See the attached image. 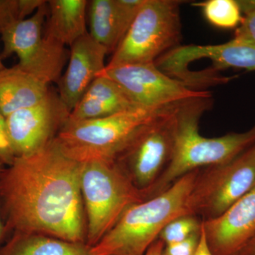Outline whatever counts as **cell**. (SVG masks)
<instances>
[{
  "label": "cell",
  "mask_w": 255,
  "mask_h": 255,
  "mask_svg": "<svg viewBox=\"0 0 255 255\" xmlns=\"http://www.w3.org/2000/svg\"><path fill=\"white\" fill-rule=\"evenodd\" d=\"M82 167L55 138L31 155L15 157L0 177L6 231L86 243Z\"/></svg>",
  "instance_id": "cell-1"
},
{
  "label": "cell",
  "mask_w": 255,
  "mask_h": 255,
  "mask_svg": "<svg viewBox=\"0 0 255 255\" xmlns=\"http://www.w3.org/2000/svg\"><path fill=\"white\" fill-rule=\"evenodd\" d=\"M211 97L181 104L177 111L173 155L148 198L158 195L189 172L236 158L255 144V125L248 131L206 137L199 132V121L211 106ZM147 198V199H148Z\"/></svg>",
  "instance_id": "cell-2"
},
{
  "label": "cell",
  "mask_w": 255,
  "mask_h": 255,
  "mask_svg": "<svg viewBox=\"0 0 255 255\" xmlns=\"http://www.w3.org/2000/svg\"><path fill=\"white\" fill-rule=\"evenodd\" d=\"M199 169L178 179L153 197L133 204L95 246L93 255H145L164 228L188 215L187 201Z\"/></svg>",
  "instance_id": "cell-3"
},
{
  "label": "cell",
  "mask_w": 255,
  "mask_h": 255,
  "mask_svg": "<svg viewBox=\"0 0 255 255\" xmlns=\"http://www.w3.org/2000/svg\"><path fill=\"white\" fill-rule=\"evenodd\" d=\"M169 107H135L104 118L68 120L55 139L67 155L81 163L115 161L142 127Z\"/></svg>",
  "instance_id": "cell-4"
},
{
  "label": "cell",
  "mask_w": 255,
  "mask_h": 255,
  "mask_svg": "<svg viewBox=\"0 0 255 255\" xmlns=\"http://www.w3.org/2000/svg\"><path fill=\"white\" fill-rule=\"evenodd\" d=\"M81 193L87 222L86 243L95 246L130 206L145 200L115 161L83 163Z\"/></svg>",
  "instance_id": "cell-5"
},
{
  "label": "cell",
  "mask_w": 255,
  "mask_h": 255,
  "mask_svg": "<svg viewBox=\"0 0 255 255\" xmlns=\"http://www.w3.org/2000/svg\"><path fill=\"white\" fill-rule=\"evenodd\" d=\"M181 3L176 0H144L106 67L155 63L179 46L182 33Z\"/></svg>",
  "instance_id": "cell-6"
},
{
  "label": "cell",
  "mask_w": 255,
  "mask_h": 255,
  "mask_svg": "<svg viewBox=\"0 0 255 255\" xmlns=\"http://www.w3.org/2000/svg\"><path fill=\"white\" fill-rule=\"evenodd\" d=\"M255 187V144L232 160L199 169L187 201L188 215L217 219Z\"/></svg>",
  "instance_id": "cell-7"
},
{
  "label": "cell",
  "mask_w": 255,
  "mask_h": 255,
  "mask_svg": "<svg viewBox=\"0 0 255 255\" xmlns=\"http://www.w3.org/2000/svg\"><path fill=\"white\" fill-rule=\"evenodd\" d=\"M180 105L169 107L142 127L115 159L145 199L173 155Z\"/></svg>",
  "instance_id": "cell-8"
},
{
  "label": "cell",
  "mask_w": 255,
  "mask_h": 255,
  "mask_svg": "<svg viewBox=\"0 0 255 255\" xmlns=\"http://www.w3.org/2000/svg\"><path fill=\"white\" fill-rule=\"evenodd\" d=\"M48 14V1L31 16L18 20L0 30L3 42L1 58L17 55L16 65L49 85L58 83L67 60L65 47L43 34Z\"/></svg>",
  "instance_id": "cell-9"
},
{
  "label": "cell",
  "mask_w": 255,
  "mask_h": 255,
  "mask_svg": "<svg viewBox=\"0 0 255 255\" xmlns=\"http://www.w3.org/2000/svg\"><path fill=\"white\" fill-rule=\"evenodd\" d=\"M99 76L117 82L135 105L143 108H165L211 97L209 92L193 89L164 73L155 63L106 67Z\"/></svg>",
  "instance_id": "cell-10"
},
{
  "label": "cell",
  "mask_w": 255,
  "mask_h": 255,
  "mask_svg": "<svg viewBox=\"0 0 255 255\" xmlns=\"http://www.w3.org/2000/svg\"><path fill=\"white\" fill-rule=\"evenodd\" d=\"M70 114L58 93L50 89L36 105L8 116L6 127L15 157L31 155L54 140Z\"/></svg>",
  "instance_id": "cell-11"
},
{
  "label": "cell",
  "mask_w": 255,
  "mask_h": 255,
  "mask_svg": "<svg viewBox=\"0 0 255 255\" xmlns=\"http://www.w3.org/2000/svg\"><path fill=\"white\" fill-rule=\"evenodd\" d=\"M201 59L213 62L214 68L209 70L212 73L228 68L255 71V45L233 39L217 45L179 46L161 56L155 64L164 73L191 86L195 82L196 73L188 66Z\"/></svg>",
  "instance_id": "cell-12"
},
{
  "label": "cell",
  "mask_w": 255,
  "mask_h": 255,
  "mask_svg": "<svg viewBox=\"0 0 255 255\" xmlns=\"http://www.w3.org/2000/svg\"><path fill=\"white\" fill-rule=\"evenodd\" d=\"M108 53L89 32L70 46L68 68L58 82V95L69 112L73 110L92 82L105 70Z\"/></svg>",
  "instance_id": "cell-13"
},
{
  "label": "cell",
  "mask_w": 255,
  "mask_h": 255,
  "mask_svg": "<svg viewBox=\"0 0 255 255\" xmlns=\"http://www.w3.org/2000/svg\"><path fill=\"white\" fill-rule=\"evenodd\" d=\"M213 255H235L255 233V187L217 219L203 222Z\"/></svg>",
  "instance_id": "cell-14"
},
{
  "label": "cell",
  "mask_w": 255,
  "mask_h": 255,
  "mask_svg": "<svg viewBox=\"0 0 255 255\" xmlns=\"http://www.w3.org/2000/svg\"><path fill=\"white\" fill-rule=\"evenodd\" d=\"M144 0H92L89 1L90 36L114 53L125 36Z\"/></svg>",
  "instance_id": "cell-15"
},
{
  "label": "cell",
  "mask_w": 255,
  "mask_h": 255,
  "mask_svg": "<svg viewBox=\"0 0 255 255\" xmlns=\"http://www.w3.org/2000/svg\"><path fill=\"white\" fill-rule=\"evenodd\" d=\"M137 107L117 82L105 76L92 82L76 107L70 112L68 121L80 122L104 118Z\"/></svg>",
  "instance_id": "cell-16"
},
{
  "label": "cell",
  "mask_w": 255,
  "mask_h": 255,
  "mask_svg": "<svg viewBox=\"0 0 255 255\" xmlns=\"http://www.w3.org/2000/svg\"><path fill=\"white\" fill-rule=\"evenodd\" d=\"M49 85L14 65L0 72V112L7 117L41 102Z\"/></svg>",
  "instance_id": "cell-17"
},
{
  "label": "cell",
  "mask_w": 255,
  "mask_h": 255,
  "mask_svg": "<svg viewBox=\"0 0 255 255\" xmlns=\"http://www.w3.org/2000/svg\"><path fill=\"white\" fill-rule=\"evenodd\" d=\"M87 0L48 1V17L45 36L62 46H70L87 33Z\"/></svg>",
  "instance_id": "cell-18"
},
{
  "label": "cell",
  "mask_w": 255,
  "mask_h": 255,
  "mask_svg": "<svg viewBox=\"0 0 255 255\" xmlns=\"http://www.w3.org/2000/svg\"><path fill=\"white\" fill-rule=\"evenodd\" d=\"M0 255H93L87 243L36 233H13Z\"/></svg>",
  "instance_id": "cell-19"
},
{
  "label": "cell",
  "mask_w": 255,
  "mask_h": 255,
  "mask_svg": "<svg viewBox=\"0 0 255 255\" xmlns=\"http://www.w3.org/2000/svg\"><path fill=\"white\" fill-rule=\"evenodd\" d=\"M196 6L201 8L206 19L217 28H237L243 20L237 0H208Z\"/></svg>",
  "instance_id": "cell-20"
},
{
  "label": "cell",
  "mask_w": 255,
  "mask_h": 255,
  "mask_svg": "<svg viewBox=\"0 0 255 255\" xmlns=\"http://www.w3.org/2000/svg\"><path fill=\"white\" fill-rule=\"evenodd\" d=\"M203 221L193 215L179 216L169 222L159 234L158 240L164 246L184 241L192 235L200 232Z\"/></svg>",
  "instance_id": "cell-21"
},
{
  "label": "cell",
  "mask_w": 255,
  "mask_h": 255,
  "mask_svg": "<svg viewBox=\"0 0 255 255\" xmlns=\"http://www.w3.org/2000/svg\"><path fill=\"white\" fill-rule=\"evenodd\" d=\"M201 231L202 228L200 232L184 241L164 246L161 255H195L200 242Z\"/></svg>",
  "instance_id": "cell-22"
},
{
  "label": "cell",
  "mask_w": 255,
  "mask_h": 255,
  "mask_svg": "<svg viewBox=\"0 0 255 255\" xmlns=\"http://www.w3.org/2000/svg\"><path fill=\"white\" fill-rule=\"evenodd\" d=\"M244 14L241 24L236 28L233 39L255 45V10Z\"/></svg>",
  "instance_id": "cell-23"
},
{
  "label": "cell",
  "mask_w": 255,
  "mask_h": 255,
  "mask_svg": "<svg viewBox=\"0 0 255 255\" xmlns=\"http://www.w3.org/2000/svg\"><path fill=\"white\" fill-rule=\"evenodd\" d=\"M14 159V154L8 135L6 117L0 112V160L8 167L13 163Z\"/></svg>",
  "instance_id": "cell-24"
},
{
  "label": "cell",
  "mask_w": 255,
  "mask_h": 255,
  "mask_svg": "<svg viewBox=\"0 0 255 255\" xmlns=\"http://www.w3.org/2000/svg\"><path fill=\"white\" fill-rule=\"evenodd\" d=\"M20 20L18 0H0V30Z\"/></svg>",
  "instance_id": "cell-25"
},
{
  "label": "cell",
  "mask_w": 255,
  "mask_h": 255,
  "mask_svg": "<svg viewBox=\"0 0 255 255\" xmlns=\"http://www.w3.org/2000/svg\"><path fill=\"white\" fill-rule=\"evenodd\" d=\"M235 255H255V233Z\"/></svg>",
  "instance_id": "cell-26"
},
{
  "label": "cell",
  "mask_w": 255,
  "mask_h": 255,
  "mask_svg": "<svg viewBox=\"0 0 255 255\" xmlns=\"http://www.w3.org/2000/svg\"><path fill=\"white\" fill-rule=\"evenodd\" d=\"M203 225V224H202ZM195 255H213L212 253L210 251L209 247H208L207 243L204 234V229L201 231L200 242H199V248L196 251Z\"/></svg>",
  "instance_id": "cell-27"
},
{
  "label": "cell",
  "mask_w": 255,
  "mask_h": 255,
  "mask_svg": "<svg viewBox=\"0 0 255 255\" xmlns=\"http://www.w3.org/2000/svg\"><path fill=\"white\" fill-rule=\"evenodd\" d=\"M243 14L255 10V0H237Z\"/></svg>",
  "instance_id": "cell-28"
},
{
  "label": "cell",
  "mask_w": 255,
  "mask_h": 255,
  "mask_svg": "<svg viewBox=\"0 0 255 255\" xmlns=\"http://www.w3.org/2000/svg\"><path fill=\"white\" fill-rule=\"evenodd\" d=\"M164 246V243L162 241L157 240L150 246V248H149L148 251H147L145 255H161Z\"/></svg>",
  "instance_id": "cell-29"
},
{
  "label": "cell",
  "mask_w": 255,
  "mask_h": 255,
  "mask_svg": "<svg viewBox=\"0 0 255 255\" xmlns=\"http://www.w3.org/2000/svg\"><path fill=\"white\" fill-rule=\"evenodd\" d=\"M6 232V227H5L2 214H1V205H0V242H1V240L4 238L5 233Z\"/></svg>",
  "instance_id": "cell-30"
},
{
  "label": "cell",
  "mask_w": 255,
  "mask_h": 255,
  "mask_svg": "<svg viewBox=\"0 0 255 255\" xmlns=\"http://www.w3.org/2000/svg\"><path fill=\"white\" fill-rule=\"evenodd\" d=\"M4 164L1 162V161L0 160V177H1V174L3 173L4 170Z\"/></svg>",
  "instance_id": "cell-31"
},
{
  "label": "cell",
  "mask_w": 255,
  "mask_h": 255,
  "mask_svg": "<svg viewBox=\"0 0 255 255\" xmlns=\"http://www.w3.org/2000/svg\"><path fill=\"white\" fill-rule=\"evenodd\" d=\"M1 59H2V58H1V54H0V72L2 71L3 70L6 68L4 67V64L2 63Z\"/></svg>",
  "instance_id": "cell-32"
}]
</instances>
